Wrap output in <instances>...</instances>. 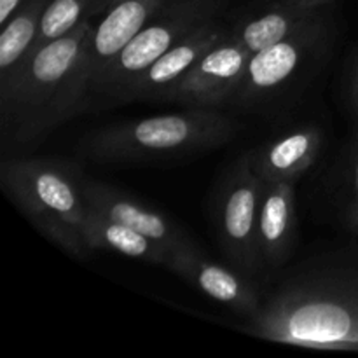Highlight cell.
<instances>
[{
	"instance_id": "obj_11",
	"label": "cell",
	"mask_w": 358,
	"mask_h": 358,
	"mask_svg": "<svg viewBox=\"0 0 358 358\" xmlns=\"http://www.w3.org/2000/svg\"><path fill=\"white\" fill-rule=\"evenodd\" d=\"M84 194L94 210L149 236L150 240L166 248L170 255L192 241L187 233L166 213L157 210L156 206L147 205L122 189L84 177Z\"/></svg>"
},
{
	"instance_id": "obj_2",
	"label": "cell",
	"mask_w": 358,
	"mask_h": 358,
	"mask_svg": "<svg viewBox=\"0 0 358 358\" xmlns=\"http://www.w3.org/2000/svg\"><path fill=\"white\" fill-rule=\"evenodd\" d=\"M94 24L34 48L0 79V135L3 152L21 156L56 128L90 108V42Z\"/></svg>"
},
{
	"instance_id": "obj_14",
	"label": "cell",
	"mask_w": 358,
	"mask_h": 358,
	"mask_svg": "<svg viewBox=\"0 0 358 358\" xmlns=\"http://www.w3.org/2000/svg\"><path fill=\"white\" fill-rule=\"evenodd\" d=\"M296 184L264 182L259 205L257 241L266 273H278L289 264L297 243Z\"/></svg>"
},
{
	"instance_id": "obj_17",
	"label": "cell",
	"mask_w": 358,
	"mask_h": 358,
	"mask_svg": "<svg viewBox=\"0 0 358 358\" xmlns=\"http://www.w3.org/2000/svg\"><path fill=\"white\" fill-rule=\"evenodd\" d=\"M329 198L339 226L358 236V128L343 143L329 175Z\"/></svg>"
},
{
	"instance_id": "obj_22",
	"label": "cell",
	"mask_w": 358,
	"mask_h": 358,
	"mask_svg": "<svg viewBox=\"0 0 358 358\" xmlns=\"http://www.w3.org/2000/svg\"><path fill=\"white\" fill-rule=\"evenodd\" d=\"M287 2L299 3V6H308V7H329L332 3H336L338 0H287Z\"/></svg>"
},
{
	"instance_id": "obj_23",
	"label": "cell",
	"mask_w": 358,
	"mask_h": 358,
	"mask_svg": "<svg viewBox=\"0 0 358 358\" xmlns=\"http://www.w3.org/2000/svg\"><path fill=\"white\" fill-rule=\"evenodd\" d=\"M114 2H115V0H114Z\"/></svg>"
},
{
	"instance_id": "obj_3",
	"label": "cell",
	"mask_w": 358,
	"mask_h": 358,
	"mask_svg": "<svg viewBox=\"0 0 358 358\" xmlns=\"http://www.w3.org/2000/svg\"><path fill=\"white\" fill-rule=\"evenodd\" d=\"M240 129V122L219 108L187 107L93 129L79 140L77 154L96 164L175 161L226 145Z\"/></svg>"
},
{
	"instance_id": "obj_13",
	"label": "cell",
	"mask_w": 358,
	"mask_h": 358,
	"mask_svg": "<svg viewBox=\"0 0 358 358\" xmlns=\"http://www.w3.org/2000/svg\"><path fill=\"white\" fill-rule=\"evenodd\" d=\"M227 34V20L212 21L196 30L184 41L157 58L145 72L142 73L135 86L126 96L124 103L133 101H168L171 91L184 79L185 73L196 65L199 58L208 49H212L224 35Z\"/></svg>"
},
{
	"instance_id": "obj_6",
	"label": "cell",
	"mask_w": 358,
	"mask_h": 358,
	"mask_svg": "<svg viewBox=\"0 0 358 358\" xmlns=\"http://www.w3.org/2000/svg\"><path fill=\"white\" fill-rule=\"evenodd\" d=\"M229 3L231 0H166L91 91L90 108L124 105L136 80L157 58L205 24L226 17Z\"/></svg>"
},
{
	"instance_id": "obj_21",
	"label": "cell",
	"mask_w": 358,
	"mask_h": 358,
	"mask_svg": "<svg viewBox=\"0 0 358 358\" xmlns=\"http://www.w3.org/2000/svg\"><path fill=\"white\" fill-rule=\"evenodd\" d=\"M24 0H0V24L6 23Z\"/></svg>"
},
{
	"instance_id": "obj_7",
	"label": "cell",
	"mask_w": 358,
	"mask_h": 358,
	"mask_svg": "<svg viewBox=\"0 0 358 358\" xmlns=\"http://www.w3.org/2000/svg\"><path fill=\"white\" fill-rule=\"evenodd\" d=\"M264 180L257 177L245 150L227 168L212 199V226L229 264L252 278L266 273L257 241L259 205Z\"/></svg>"
},
{
	"instance_id": "obj_8",
	"label": "cell",
	"mask_w": 358,
	"mask_h": 358,
	"mask_svg": "<svg viewBox=\"0 0 358 358\" xmlns=\"http://www.w3.org/2000/svg\"><path fill=\"white\" fill-rule=\"evenodd\" d=\"M164 268L245 320L261 310L264 294L255 283V278L233 264H222L210 259L194 241L175 250Z\"/></svg>"
},
{
	"instance_id": "obj_16",
	"label": "cell",
	"mask_w": 358,
	"mask_h": 358,
	"mask_svg": "<svg viewBox=\"0 0 358 358\" xmlns=\"http://www.w3.org/2000/svg\"><path fill=\"white\" fill-rule=\"evenodd\" d=\"M84 233H86L87 247L91 252H114V254L156 266H166L170 259V252L159 243L117 220L108 219L93 206L87 208Z\"/></svg>"
},
{
	"instance_id": "obj_4",
	"label": "cell",
	"mask_w": 358,
	"mask_h": 358,
	"mask_svg": "<svg viewBox=\"0 0 358 358\" xmlns=\"http://www.w3.org/2000/svg\"><path fill=\"white\" fill-rule=\"evenodd\" d=\"M76 161L59 157L3 156L0 185L13 205L51 243L79 261L91 255L84 233L87 199Z\"/></svg>"
},
{
	"instance_id": "obj_15",
	"label": "cell",
	"mask_w": 358,
	"mask_h": 358,
	"mask_svg": "<svg viewBox=\"0 0 358 358\" xmlns=\"http://www.w3.org/2000/svg\"><path fill=\"white\" fill-rule=\"evenodd\" d=\"M164 2L166 0H115L101 14L90 42V93Z\"/></svg>"
},
{
	"instance_id": "obj_1",
	"label": "cell",
	"mask_w": 358,
	"mask_h": 358,
	"mask_svg": "<svg viewBox=\"0 0 358 358\" xmlns=\"http://www.w3.org/2000/svg\"><path fill=\"white\" fill-rule=\"evenodd\" d=\"M247 334L311 350L358 352V247L318 252L283 268L243 324Z\"/></svg>"
},
{
	"instance_id": "obj_20",
	"label": "cell",
	"mask_w": 358,
	"mask_h": 358,
	"mask_svg": "<svg viewBox=\"0 0 358 358\" xmlns=\"http://www.w3.org/2000/svg\"><path fill=\"white\" fill-rule=\"evenodd\" d=\"M341 94L346 110L352 117L353 128H358V44L352 49L343 65Z\"/></svg>"
},
{
	"instance_id": "obj_18",
	"label": "cell",
	"mask_w": 358,
	"mask_h": 358,
	"mask_svg": "<svg viewBox=\"0 0 358 358\" xmlns=\"http://www.w3.org/2000/svg\"><path fill=\"white\" fill-rule=\"evenodd\" d=\"M51 0H24L0 31V79L9 76L37 38L41 21Z\"/></svg>"
},
{
	"instance_id": "obj_19",
	"label": "cell",
	"mask_w": 358,
	"mask_h": 358,
	"mask_svg": "<svg viewBox=\"0 0 358 358\" xmlns=\"http://www.w3.org/2000/svg\"><path fill=\"white\" fill-rule=\"evenodd\" d=\"M112 3L114 0H51L31 49L49 44L76 30L84 21L101 16Z\"/></svg>"
},
{
	"instance_id": "obj_5",
	"label": "cell",
	"mask_w": 358,
	"mask_h": 358,
	"mask_svg": "<svg viewBox=\"0 0 358 358\" xmlns=\"http://www.w3.org/2000/svg\"><path fill=\"white\" fill-rule=\"evenodd\" d=\"M334 42L331 13L285 41L250 56L243 80L229 107L268 112L299 93L322 69Z\"/></svg>"
},
{
	"instance_id": "obj_12",
	"label": "cell",
	"mask_w": 358,
	"mask_h": 358,
	"mask_svg": "<svg viewBox=\"0 0 358 358\" xmlns=\"http://www.w3.org/2000/svg\"><path fill=\"white\" fill-rule=\"evenodd\" d=\"M324 128L315 122L290 126L250 150V163L264 182L296 184L324 152Z\"/></svg>"
},
{
	"instance_id": "obj_9",
	"label": "cell",
	"mask_w": 358,
	"mask_h": 358,
	"mask_svg": "<svg viewBox=\"0 0 358 358\" xmlns=\"http://www.w3.org/2000/svg\"><path fill=\"white\" fill-rule=\"evenodd\" d=\"M250 56L243 45L226 34L185 73L168 101L184 107H229L243 80Z\"/></svg>"
},
{
	"instance_id": "obj_10",
	"label": "cell",
	"mask_w": 358,
	"mask_h": 358,
	"mask_svg": "<svg viewBox=\"0 0 358 358\" xmlns=\"http://www.w3.org/2000/svg\"><path fill=\"white\" fill-rule=\"evenodd\" d=\"M327 7H308L287 0H261L227 21V34L250 55L271 48L327 14Z\"/></svg>"
}]
</instances>
